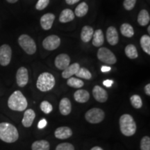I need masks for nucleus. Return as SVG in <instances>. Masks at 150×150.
I'll list each match as a JSON object with an SVG mask.
<instances>
[{"label":"nucleus","instance_id":"72a5a7b5","mask_svg":"<svg viewBox=\"0 0 150 150\" xmlns=\"http://www.w3.org/2000/svg\"><path fill=\"white\" fill-rule=\"evenodd\" d=\"M55 150H74V147L72 144L69 143V142H64L56 146Z\"/></svg>","mask_w":150,"mask_h":150},{"label":"nucleus","instance_id":"b1692460","mask_svg":"<svg viewBox=\"0 0 150 150\" xmlns=\"http://www.w3.org/2000/svg\"><path fill=\"white\" fill-rule=\"evenodd\" d=\"M150 16L147 10L140 11L138 16V22L140 26H146L149 23Z\"/></svg>","mask_w":150,"mask_h":150},{"label":"nucleus","instance_id":"ea45409f","mask_svg":"<svg viewBox=\"0 0 150 150\" xmlns=\"http://www.w3.org/2000/svg\"><path fill=\"white\" fill-rule=\"evenodd\" d=\"M79 1L80 0H65L66 3L69 5H73V4H74L77 3L78 1Z\"/></svg>","mask_w":150,"mask_h":150},{"label":"nucleus","instance_id":"37998d69","mask_svg":"<svg viewBox=\"0 0 150 150\" xmlns=\"http://www.w3.org/2000/svg\"><path fill=\"white\" fill-rule=\"evenodd\" d=\"M7 1H8V3H11V4H14L17 2V1H18V0H6Z\"/></svg>","mask_w":150,"mask_h":150},{"label":"nucleus","instance_id":"9b49d317","mask_svg":"<svg viewBox=\"0 0 150 150\" xmlns=\"http://www.w3.org/2000/svg\"><path fill=\"white\" fill-rule=\"evenodd\" d=\"M70 58L66 54H61L56 57L54 61L55 66L59 70H64L67 67L70 65Z\"/></svg>","mask_w":150,"mask_h":150},{"label":"nucleus","instance_id":"7c9ffc66","mask_svg":"<svg viewBox=\"0 0 150 150\" xmlns=\"http://www.w3.org/2000/svg\"><path fill=\"white\" fill-rule=\"evenodd\" d=\"M130 102L133 107L136 108V109H139L142 108V101L140 96L138 95H134L131 97Z\"/></svg>","mask_w":150,"mask_h":150},{"label":"nucleus","instance_id":"473e14b6","mask_svg":"<svg viewBox=\"0 0 150 150\" xmlns=\"http://www.w3.org/2000/svg\"><path fill=\"white\" fill-rule=\"evenodd\" d=\"M140 149L150 150V138L149 136H144L140 140Z\"/></svg>","mask_w":150,"mask_h":150},{"label":"nucleus","instance_id":"aec40b11","mask_svg":"<svg viewBox=\"0 0 150 150\" xmlns=\"http://www.w3.org/2000/svg\"><path fill=\"white\" fill-rule=\"evenodd\" d=\"M75 15L74 12L71 10V9H64L63 11H62L61 15L59 17V21L62 22V23H67L72 21L74 19Z\"/></svg>","mask_w":150,"mask_h":150},{"label":"nucleus","instance_id":"4be33fe9","mask_svg":"<svg viewBox=\"0 0 150 150\" xmlns=\"http://www.w3.org/2000/svg\"><path fill=\"white\" fill-rule=\"evenodd\" d=\"M93 45L95 47H101L104 42V34L102 29H97L93 33Z\"/></svg>","mask_w":150,"mask_h":150},{"label":"nucleus","instance_id":"39448f33","mask_svg":"<svg viewBox=\"0 0 150 150\" xmlns=\"http://www.w3.org/2000/svg\"><path fill=\"white\" fill-rule=\"evenodd\" d=\"M18 43L26 53L32 55L36 52V45L33 38L29 35L22 34L19 37Z\"/></svg>","mask_w":150,"mask_h":150},{"label":"nucleus","instance_id":"f3484780","mask_svg":"<svg viewBox=\"0 0 150 150\" xmlns=\"http://www.w3.org/2000/svg\"><path fill=\"white\" fill-rule=\"evenodd\" d=\"M59 110L63 115H68L72 110V104L68 98H63L59 103Z\"/></svg>","mask_w":150,"mask_h":150},{"label":"nucleus","instance_id":"a19ab883","mask_svg":"<svg viewBox=\"0 0 150 150\" xmlns=\"http://www.w3.org/2000/svg\"><path fill=\"white\" fill-rule=\"evenodd\" d=\"M101 70L103 72H109L110 70V67L108 66H102V68H101Z\"/></svg>","mask_w":150,"mask_h":150},{"label":"nucleus","instance_id":"1a4fd4ad","mask_svg":"<svg viewBox=\"0 0 150 150\" xmlns=\"http://www.w3.org/2000/svg\"><path fill=\"white\" fill-rule=\"evenodd\" d=\"M61 39L56 35H49L44 39L42 42V46L45 50L49 51L55 50L60 46Z\"/></svg>","mask_w":150,"mask_h":150},{"label":"nucleus","instance_id":"9d476101","mask_svg":"<svg viewBox=\"0 0 150 150\" xmlns=\"http://www.w3.org/2000/svg\"><path fill=\"white\" fill-rule=\"evenodd\" d=\"M17 84L20 87L23 88L28 83L29 81V73L26 67H21L17 71L16 74Z\"/></svg>","mask_w":150,"mask_h":150},{"label":"nucleus","instance_id":"4c0bfd02","mask_svg":"<svg viewBox=\"0 0 150 150\" xmlns=\"http://www.w3.org/2000/svg\"><path fill=\"white\" fill-rule=\"evenodd\" d=\"M112 83H113V81L110 80V79L105 80L103 81V84H104V86H106V87H107V88L110 87V86L112 85Z\"/></svg>","mask_w":150,"mask_h":150},{"label":"nucleus","instance_id":"c03bdc74","mask_svg":"<svg viewBox=\"0 0 150 150\" xmlns=\"http://www.w3.org/2000/svg\"><path fill=\"white\" fill-rule=\"evenodd\" d=\"M147 31H148V33H150V26H149L147 28Z\"/></svg>","mask_w":150,"mask_h":150},{"label":"nucleus","instance_id":"e433bc0d","mask_svg":"<svg viewBox=\"0 0 150 150\" xmlns=\"http://www.w3.org/2000/svg\"><path fill=\"white\" fill-rule=\"evenodd\" d=\"M47 122L46 120L45 119H42L38 122V129H43L47 126Z\"/></svg>","mask_w":150,"mask_h":150},{"label":"nucleus","instance_id":"4468645a","mask_svg":"<svg viewBox=\"0 0 150 150\" xmlns=\"http://www.w3.org/2000/svg\"><path fill=\"white\" fill-rule=\"evenodd\" d=\"M106 39L110 45H116L119 41L117 29L114 27H109L106 31Z\"/></svg>","mask_w":150,"mask_h":150},{"label":"nucleus","instance_id":"f03ea898","mask_svg":"<svg viewBox=\"0 0 150 150\" xmlns=\"http://www.w3.org/2000/svg\"><path fill=\"white\" fill-rule=\"evenodd\" d=\"M8 106L11 110L21 112L27 109L28 102L22 92L16 91L9 97Z\"/></svg>","mask_w":150,"mask_h":150},{"label":"nucleus","instance_id":"5701e85b","mask_svg":"<svg viewBox=\"0 0 150 150\" xmlns=\"http://www.w3.org/2000/svg\"><path fill=\"white\" fill-rule=\"evenodd\" d=\"M50 142L45 140H36L31 145L32 150H50Z\"/></svg>","mask_w":150,"mask_h":150},{"label":"nucleus","instance_id":"0eeeda50","mask_svg":"<svg viewBox=\"0 0 150 150\" xmlns=\"http://www.w3.org/2000/svg\"><path fill=\"white\" fill-rule=\"evenodd\" d=\"M97 56L99 61L106 64L114 65L117 62V59L114 54L106 47L99 48Z\"/></svg>","mask_w":150,"mask_h":150},{"label":"nucleus","instance_id":"cd10ccee","mask_svg":"<svg viewBox=\"0 0 150 150\" xmlns=\"http://www.w3.org/2000/svg\"><path fill=\"white\" fill-rule=\"evenodd\" d=\"M140 46L145 53L150 55V37L149 35H143L141 37Z\"/></svg>","mask_w":150,"mask_h":150},{"label":"nucleus","instance_id":"c85d7f7f","mask_svg":"<svg viewBox=\"0 0 150 150\" xmlns=\"http://www.w3.org/2000/svg\"><path fill=\"white\" fill-rule=\"evenodd\" d=\"M67 84L70 87L74 88H81L84 86V82L78 78L70 77L67 79Z\"/></svg>","mask_w":150,"mask_h":150},{"label":"nucleus","instance_id":"423d86ee","mask_svg":"<svg viewBox=\"0 0 150 150\" xmlns=\"http://www.w3.org/2000/svg\"><path fill=\"white\" fill-rule=\"evenodd\" d=\"M104 111L99 108H93L88 110L85 114L86 120L91 124H99L104 120Z\"/></svg>","mask_w":150,"mask_h":150},{"label":"nucleus","instance_id":"a211bd4d","mask_svg":"<svg viewBox=\"0 0 150 150\" xmlns=\"http://www.w3.org/2000/svg\"><path fill=\"white\" fill-rule=\"evenodd\" d=\"M79 68L80 65L78 63H74L72 65H69L64 70H63V72H62V77L64 79H69L72 77L73 75H74L77 72Z\"/></svg>","mask_w":150,"mask_h":150},{"label":"nucleus","instance_id":"dca6fc26","mask_svg":"<svg viewBox=\"0 0 150 150\" xmlns=\"http://www.w3.org/2000/svg\"><path fill=\"white\" fill-rule=\"evenodd\" d=\"M35 117V111L33 109H27L24 113V117L22 118V124L26 128H29L32 125Z\"/></svg>","mask_w":150,"mask_h":150},{"label":"nucleus","instance_id":"f8f14e48","mask_svg":"<svg viewBox=\"0 0 150 150\" xmlns=\"http://www.w3.org/2000/svg\"><path fill=\"white\" fill-rule=\"evenodd\" d=\"M93 95L96 101L100 103H104L107 101L108 95L106 90L99 86H95L93 90Z\"/></svg>","mask_w":150,"mask_h":150},{"label":"nucleus","instance_id":"58836bf2","mask_svg":"<svg viewBox=\"0 0 150 150\" xmlns=\"http://www.w3.org/2000/svg\"><path fill=\"white\" fill-rule=\"evenodd\" d=\"M145 93L148 96L150 95V84L148 83L145 86Z\"/></svg>","mask_w":150,"mask_h":150},{"label":"nucleus","instance_id":"412c9836","mask_svg":"<svg viewBox=\"0 0 150 150\" xmlns=\"http://www.w3.org/2000/svg\"><path fill=\"white\" fill-rule=\"evenodd\" d=\"M93 29L90 26H85L83 27L81 33V39L84 42H88L91 40L93 35Z\"/></svg>","mask_w":150,"mask_h":150},{"label":"nucleus","instance_id":"f704fd0d","mask_svg":"<svg viewBox=\"0 0 150 150\" xmlns=\"http://www.w3.org/2000/svg\"><path fill=\"white\" fill-rule=\"evenodd\" d=\"M136 0H124L123 6L127 11H131L136 5Z\"/></svg>","mask_w":150,"mask_h":150},{"label":"nucleus","instance_id":"2eb2a0df","mask_svg":"<svg viewBox=\"0 0 150 150\" xmlns=\"http://www.w3.org/2000/svg\"><path fill=\"white\" fill-rule=\"evenodd\" d=\"M55 16L52 13H46L40 18V25L44 30H50L53 25Z\"/></svg>","mask_w":150,"mask_h":150},{"label":"nucleus","instance_id":"393cba45","mask_svg":"<svg viewBox=\"0 0 150 150\" xmlns=\"http://www.w3.org/2000/svg\"><path fill=\"white\" fill-rule=\"evenodd\" d=\"M88 11V6L87 5V4L86 2H81L75 8L74 13L76 16L81 18L85 16L87 14Z\"/></svg>","mask_w":150,"mask_h":150},{"label":"nucleus","instance_id":"6e6552de","mask_svg":"<svg viewBox=\"0 0 150 150\" xmlns=\"http://www.w3.org/2000/svg\"><path fill=\"white\" fill-rule=\"evenodd\" d=\"M12 50L8 45H3L0 47V65L7 66L11 61Z\"/></svg>","mask_w":150,"mask_h":150},{"label":"nucleus","instance_id":"c9c22d12","mask_svg":"<svg viewBox=\"0 0 150 150\" xmlns=\"http://www.w3.org/2000/svg\"><path fill=\"white\" fill-rule=\"evenodd\" d=\"M50 0H38L35 5V8L38 11H42L49 5Z\"/></svg>","mask_w":150,"mask_h":150},{"label":"nucleus","instance_id":"20e7f679","mask_svg":"<svg viewBox=\"0 0 150 150\" xmlns=\"http://www.w3.org/2000/svg\"><path fill=\"white\" fill-rule=\"evenodd\" d=\"M55 83V78L53 75L49 72H43L38 78L36 86L41 92H47L53 89Z\"/></svg>","mask_w":150,"mask_h":150},{"label":"nucleus","instance_id":"7ed1b4c3","mask_svg":"<svg viewBox=\"0 0 150 150\" xmlns=\"http://www.w3.org/2000/svg\"><path fill=\"white\" fill-rule=\"evenodd\" d=\"M120 129L124 136H132L136 132V124L134 117L129 114H124L119 120Z\"/></svg>","mask_w":150,"mask_h":150},{"label":"nucleus","instance_id":"79ce46f5","mask_svg":"<svg viewBox=\"0 0 150 150\" xmlns=\"http://www.w3.org/2000/svg\"><path fill=\"white\" fill-rule=\"evenodd\" d=\"M91 150H103V149L102 147H99V146H95V147L92 148Z\"/></svg>","mask_w":150,"mask_h":150},{"label":"nucleus","instance_id":"bb28decb","mask_svg":"<svg viewBox=\"0 0 150 150\" xmlns=\"http://www.w3.org/2000/svg\"><path fill=\"white\" fill-rule=\"evenodd\" d=\"M120 31L122 34L127 38H131L134 36V28L129 24L124 23L122 24L120 27Z\"/></svg>","mask_w":150,"mask_h":150},{"label":"nucleus","instance_id":"6ab92c4d","mask_svg":"<svg viewBox=\"0 0 150 150\" xmlns=\"http://www.w3.org/2000/svg\"><path fill=\"white\" fill-rule=\"evenodd\" d=\"M74 98L79 103H86L89 100L90 93L86 90L79 89L74 93Z\"/></svg>","mask_w":150,"mask_h":150},{"label":"nucleus","instance_id":"f257e3e1","mask_svg":"<svg viewBox=\"0 0 150 150\" xmlns=\"http://www.w3.org/2000/svg\"><path fill=\"white\" fill-rule=\"evenodd\" d=\"M18 138V131L14 125L8 122L0 123V140L7 143H13Z\"/></svg>","mask_w":150,"mask_h":150},{"label":"nucleus","instance_id":"ddd939ff","mask_svg":"<svg viewBox=\"0 0 150 150\" xmlns=\"http://www.w3.org/2000/svg\"><path fill=\"white\" fill-rule=\"evenodd\" d=\"M72 131L70 127H60L54 131V136L60 140H65L70 138L72 136Z\"/></svg>","mask_w":150,"mask_h":150},{"label":"nucleus","instance_id":"a878e982","mask_svg":"<svg viewBox=\"0 0 150 150\" xmlns=\"http://www.w3.org/2000/svg\"><path fill=\"white\" fill-rule=\"evenodd\" d=\"M125 52L127 57L130 59H136L138 56L137 49L136 46L134 45H128L125 47Z\"/></svg>","mask_w":150,"mask_h":150},{"label":"nucleus","instance_id":"c756f323","mask_svg":"<svg viewBox=\"0 0 150 150\" xmlns=\"http://www.w3.org/2000/svg\"><path fill=\"white\" fill-rule=\"evenodd\" d=\"M77 77L81 78V79H91L92 78V74L91 72L85 68V67H81L79 69V70L77 71V72L75 74Z\"/></svg>","mask_w":150,"mask_h":150},{"label":"nucleus","instance_id":"2f4dec72","mask_svg":"<svg viewBox=\"0 0 150 150\" xmlns=\"http://www.w3.org/2000/svg\"><path fill=\"white\" fill-rule=\"evenodd\" d=\"M40 108L41 110L45 114L50 113L52 111V110H53L52 105L50 102H47V101H43V102H41Z\"/></svg>","mask_w":150,"mask_h":150}]
</instances>
